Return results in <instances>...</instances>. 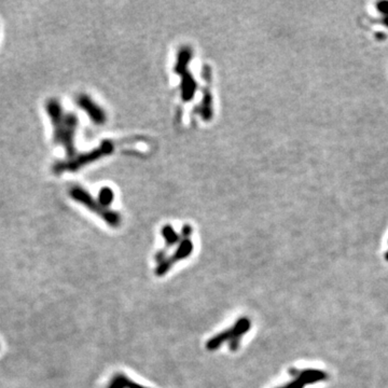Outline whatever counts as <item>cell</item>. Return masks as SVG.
<instances>
[{
	"label": "cell",
	"mask_w": 388,
	"mask_h": 388,
	"mask_svg": "<svg viewBox=\"0 0 388 388\" xmlns=\"http://www.w3.org/2000/svg\"><path fill=\"white\" fill-rule=\"evenodd\" d=\"M69 194L75 201L79 202L80 204L86 206L87 210H89L92 213L98 215V216L103 220H105V221L108 223L110 226L116 228V226L120 224V222H121L120 215L116 212L109 210L108 207H105V206L101 205L100 203L95 200L86 190H85L79 186H74V187L70 188Z\"/></svg>",
	"instance_id": "cell-3"
},
{
	"label": "cell",
	"mask_w": 388,
	"mask_h": 388,
	"mask_svg": "<svg viewBox=\"0 0 388 388\" xmlns=\"http://www.w3.org/2000/svg\"><path fill=\"white\" fill-rule=\"evenodd\" d=\"M304 386H305V384H304L303 382H301L300 380H298V379H295V381H291L290 383L286 384L285 386L278 387V388H303Z\"/></svg>",
	"instance_id": "cell-12"
},
{
	"label": "cell",
	"mask_w": 388,
	"mask_h": 388,
	"mask_svg": "<svg viewBox=\"0 0 388 388\" xmlns=\"http://www.w3.org/2000/svg\"><path fill=\"white\" fill-rule=\"evenodd\" d=\"M98 202L105 207H109L113 202V192L110 188H103L98 195Z\"/></svg>",
	"instance_id": "cell-10"
},
{
	"label": "cell",
	"mask_w": 388,
	"mask_h": 388,
	"mask_svg": "<svg viewBox=\"0 0 388 388\" xmlns=\"http://www.w3.org/2000/svg\"><path fill=\"white\" fill-rule=\"evenodd\" d=\"M108 388H146L129 380L124 374L118 373L113 377L108 385Z\"/></svg>",
	"instance_id": "cell-9"
},
{
	"label": "cell",
	"mask_w": 388,
	"mask_h": 388,
	"mask_svg": "<svg viewBox=\"0 0 388 388\" xmlns=\"http://www.w3.org/2000/svg\"><path fill=\"white\" fill-rule=\"evenodd\" d=\"M117 147V142L113 140H105L98 146L96 149L89 151L87 153H83L79 155H75V157L70 158L67 161H62V162H57L53 166V171L56 174H62L64 172H76L78 170L82 169L83 166H86L89 163L97 161L101 158L107 157L111 152L115 151Z\"/></svg>",
	"instance_id": "cell-2"
},
{
	"label": "cell",
	"mask_w": 388,
	"mask_h": 388,
	"mask_svg": "<svg viewBox=\"0 0 388 388\" xmlns=\"http://www.w3.org/2000/svg\"><path fill=\"white\" fill-rule=\"evenodd\" d=\"M377 7H378V10L380 12H382V13L385 14V16H388V1L378 2Z\"/></svg>",
	"instance_id": "cell-13"
},
{
	"label": "cell",
	"mask_w": 388,
	"mask_h": 388,
	"mask_svg": "<svg viewBox=\"0 0 388 388\" xmlns=\"http://www.w3.org/2000/svg\"><path fill=\"white\" fill-rule=\"evenodd\" d=\"M77 103L95 124H104L106 122L105 111L96 103H94L93 99L87 95H79V97L77 98Z\"/></svg>",
	"instance_id": "cell-5"
},
{
	"label": "cell",
	"mask_w": 388,
	"mask_h": 388,
	"mask_svg": "<svg viewBox=\"0 0 388 388\" xmlns=\"http://www.w3.org/2000/svg\"><path fill=\"white\" fill-rule=\"evenodd\" d=\"M191 56V52L188 49L180 50L178 58V65H177V71L183 77V87H182V97L184 100H189L193 97V92L195 89V83L192 79V77L189 78V74L187 73V64L189 58Z\"/></svg>",
	"instance_id": "cell-4"
},
{
	"label": "cell",
	"mask_w": 388,
	"mask_h": 388,
	"mask_svg": "<svg viewBox=\"0 0 388 388\" xmlns=\"http://www.w3.org/2000/svg\"><path fill=\"white\" fill-rule=\"evenodd\" d=\"M295 379L300 380L304 384H313L316 382L324 381L327 374L320 370H290L289 372Z\"/></svg>",
	"instance_id": "cell-8"
},
{
	"label": "cell",
	"mask_w": 388,
	"mask_h": 388,
	"mask_svg": "<svg viewBox=\"0 0 388 388\" xmlns=\"http://www.w3.org/2000/svg\"><path fill=\"white\" fill-rule=\"evenodd\" d=\"M383 23L386 27H388V16H385L383 19Z\"/></svg>",
	"instance_id": "cell-14"
},
{
	"label": "cell",
	"mask_w": 388,
	"mask_h": 388,
	"mask_svg": "<svg viewBox=\"0 0 388 388\" xmlns=\"http://www.w3.org/2000/svg\"><path fill=\"white\" fill-rule=\"evenodd\" d=\"M45 108L53 125L54 142L65 149L69 159L75 157L76 150L74 138L78 127V118L75 113L64 111L59 101L54 98L46 101Z\"/></svg>",
	"instance_id": "cell-1"
},
{
	"label": "cell",
	"mask_w": 388,
	"mask_h": 388,
	"mask_svg": "<svg viewBox=\"0 0 388 388\" xmlns=\"http://www.w3.org/2000/svg\"><path fill=\"white\" fill-rule=\"evenodd\" d=\"M162 232H163V236L166 238L167 246H172V245L178 241V235L174 232V230L172 229V226L166 225L165 228H163Z\"/></svg>",
	"instance_id": "cell-11"
},
{
	"label": "cell",
	"mask_w": 388,
	"mask_h": 388,
	"mask_svg": "<svg viewBox=\"0 0 388 388\" xmlns=\"http://www.w3.org/2000/svg\"><path fill=\"white\" fill-rule=\"evenodd\" d=\"M204 77L206 79L207 85L204 91V100H203L202 106L199 109H196L194 113H200V115L208 120L212 117V94H211V69L208 66L204 68Z\"/></svg>",
	"instance_id": "cell-7"
},
{
	"label": "cell",
	"mask_w": 388,
	"mask_h": 388,
	"mask_svg": "<svg viewBox=\"0 0 388 388\" xmlns=\"http://www.w3.org/2000/svg\"><path fill=\"white\" fill-rule=\"evenodd\" d=\"M241 339L242 336H240V334L234 330V328L232 327V329L223 331L221 333H219L218 336L211 339L210 341L207 342L206 347L210 350H215L219 348L225 341H230V349L236 350L238 348V345H240Z\"/></svg>",
	"instance_id": "cell-6"
}]
</instances>
